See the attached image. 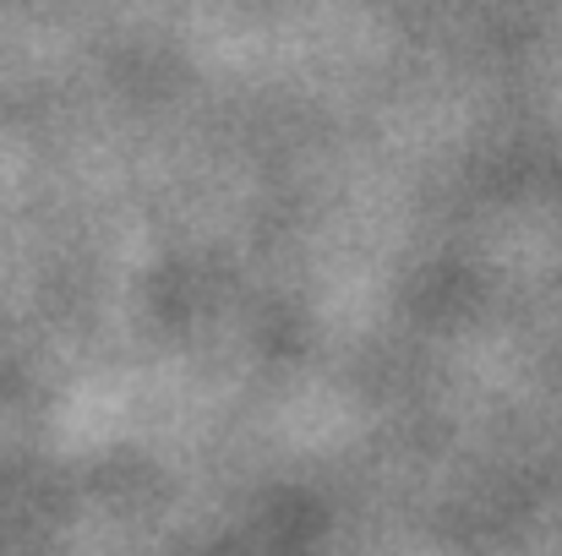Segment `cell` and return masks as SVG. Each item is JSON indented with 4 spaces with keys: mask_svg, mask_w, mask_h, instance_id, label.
Instances as JSON below:
<instances>
[]
</instances>
